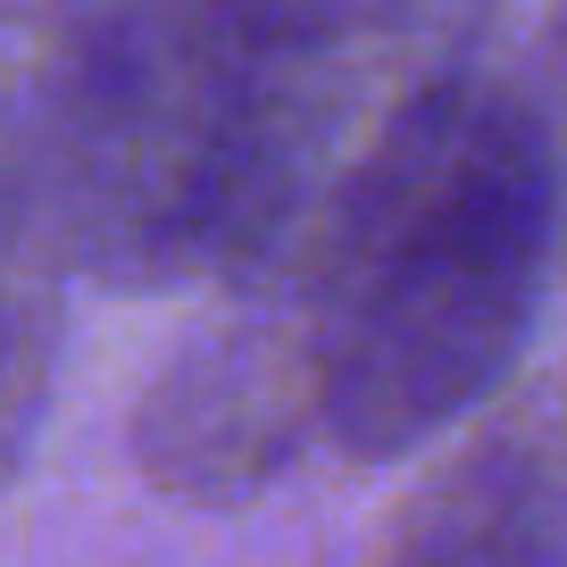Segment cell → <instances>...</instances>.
<instances>
[{
	"label": "cell",
	"mask_w": 567,
	"mask_h": 567,
	"mask_svg": "<svg viewBox=\"0 0 567 567\" xmlns=\"http://www.w3.org/2000/svg\"><path fill=\"white\" fill-rule=\"evenodd\" d=\"M318 451V359L284 301H226L134 401V467L193 509H243Z\"/></svg>",
	"instance_id": "obj_4"
},
{
	"label": "cell",
	"mask_w": 567,
	"mask_h": 567,
	"mask_svg": "<svg viewBox=\"0 0 567 567\" xmlns=\"http://www.w3.org/2000/svg\"><path fill=\"white\" fill-rule=\"evenodd\" d=\"M68 9L75 0H0V493L25 476L51 417L75 284L68 167H59Z\"/></svg>",
	"instance_id": "obj_5"
},
{
	"label": "cell",
	"mask_w": 567,
	"mask_h": 567,
	"mask_svg": "<svg viewBox=\"0 0 567 567\" xmlns=\"http://www.w3.org/2000/svg\"><path fill=\"white\" fill-rule=\"evenodd\" d=\"M259 0H75L59 167L68 259L109 292L200 284Z\"/></svg>",
	"instance_id": "obj_3"
},
{
	"label": "cell",
	"mask_w": 567,
	"mask_h": 567,
	"mask_svg": "<svg viewBox=\"0 0 567 567\" xmlns=\"http://www.w3.org/2000/svg\"><path fill=\"white\" fill-rule=\"evenodd\" d=\"M375 526L368 567H567V451L550 375H501Z\"/></svg>",
	"instance_id": "obj_6"
},
{
	"label": "cell",
	"mask_w": 567,
	"mask_h": 567,
	"mask_svg": "<svg viewBox=\"0 0 567 567\" xmlns=\"http://www.w3.org/2000/svg\"><path fill=\"white\" fill-rule=\"evenodd\" d=\"M550 84L484 59L284 292L318 359V451L375 467L460 425L526 351L550 292Z\"/></svg>",
	"instance_id": "obj_1"
},
{
	"label": "cell",
	"mask_w": 567,
	"mask_h": 567,
	"mask_svg": "<svg viewBox=\"0 0 567 567\" xmlns=\"http://www.w3.org/2000/svg\"><path fill=\"white\" fill-rule=\"evenodd\" d=\"M501 0H259L200 284L284 301L351 200L493 59Z\"/></svg>",
	"instance_id": "obj_2"
}]
</instances>
